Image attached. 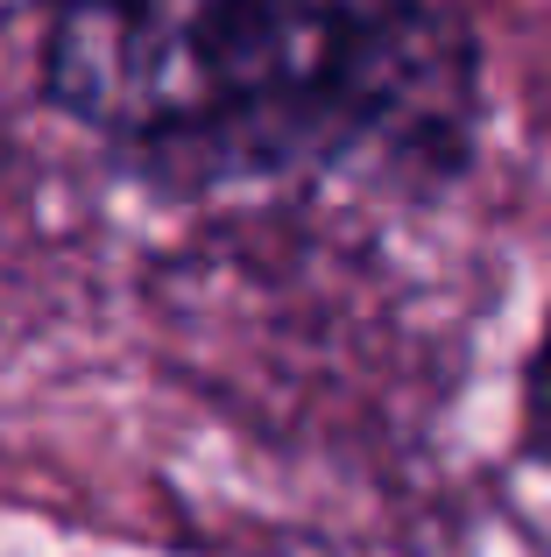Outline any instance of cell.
<instances>
[{"label": "cell", "mask_w": 551, "mask_h": 557, "mask_svg": "<svg viewBox=\"0 0 551 557\" xmlns=\"http://www.w3.org/2000/svg\"><path fill=\"white\" fill-rule=\"evenodd\" d=\"M42 85L135 163L234 184L445 135L467 42L439 0H50Z\"/></svg>", "instance_id": "1"}, {"label": "cell", "mask_w": 551, "mask_h": 557, "mask_svg": "<svg viewBox=\"0 0 551 557\" xmlns=\"http://www.w3.org/2000/svg\"><path fill=\"white\" fill-rule=\"evenodd\" d=\"M530 417H538V437H544V451H551V332H544V346H538V368H530Z\"/></svg>", "instance_id": "2"}]
</instances>
